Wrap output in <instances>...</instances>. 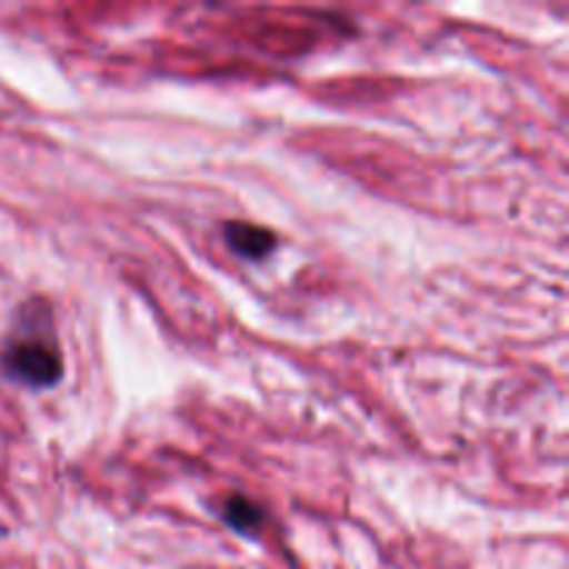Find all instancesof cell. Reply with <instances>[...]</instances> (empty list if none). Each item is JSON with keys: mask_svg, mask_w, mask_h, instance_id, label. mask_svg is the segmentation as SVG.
Here are the masks:
<instances>
[{"mask_svg": "<svg viewBox=\"0 0 569 569\" xmlns=\"http://www.w3.org/2000/svg\"><path fill=\"white\" fill-rule=\"evenodd\" d=\"M3 367L11 381L22 383L28 389H50L61 381V356L53 345L33 342H14L6 348Z\"/></svg>", "mask_w": 569, "mask_h": 569, "instance_id": "obj_1", "label": "cell"}, {"mask_svg": "<svg viewBox=\"0 0 569 569\" xmlns=\"http://www.w3.org/2000/svg\"><path fill=\"white\" fill-rule=\"evenodd\" d=\"M222 233H226L228 248L248 261L267 259L278 244L276 233H272L270 228L250 226V222H242V220H228L226 226H222Z\"/></svg>", "mask_w": 569, "mask_h": 569, "instance_id": "obj_2", "label": "cell"}, {"mask_svg": "<svg viewBox=\"0 0 569 569\" xmlns=\"http://www.w3.org/2000/svg\"><path fill=\"white\" fill-rule=\"evenodd\" d=\"M226 522L231 528H237V531L250 533L261 526V509L253 500L237 495V498H231L226 503Z\"/></svg>", "mask_w": 569, "mask_h": 569, "instance_id": "obj_3", "label": "cell"}]
</instances>
